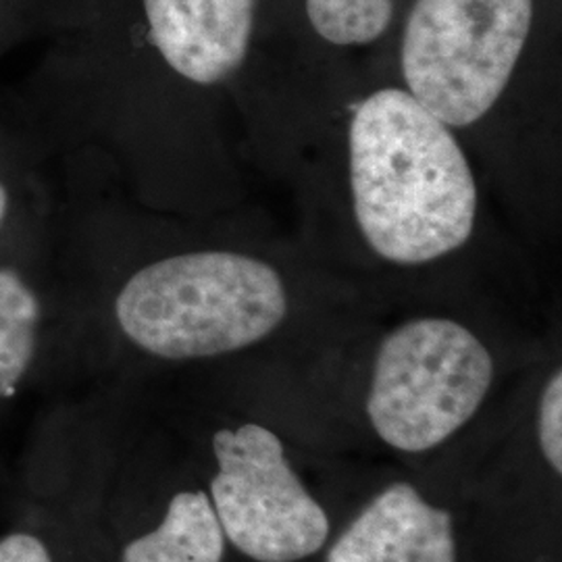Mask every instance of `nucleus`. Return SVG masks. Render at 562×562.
I'll list each match as a JSON object with an SVG mask.
<instances>
[{
    "label": "nucleus",
    "mask_w": 562,
    "mask_h": 562,
    "mask_svg": "<svg viewBox=\"0 0 562 562\" xmlns=\"http://www.w3.org/2000/svg\"><path fill=\"white\" fill-rule=\"evenodd\" d=\"M217 471L211 504L225 540L257 562H299L329 538V519L285 459L280 438L259 423L213 438Z\"/></svg>",
    "instance_id": "nucleus-5"
},
{
    "label": "nucleus",
    "mask_w": 562,
    "mask_h": 562,
    "mask_svg": "<svg viewBox=\"0 0 562 562\" xmlns=\"http://www.w3.org/2000/svg\"><path fill=\"white\" fill-rule=\"evenodd\" d=\"M538 436L543 459L550 469L562 473V375L557 371L543 387L538 408Z\"/></svg>",
    "instance_id": "nucleus-11"
},
{
    "label": "nucleus",
    "mask_w": 562,
    "mask_h": 562,
    "mask_svg": "<svg viewBox=\"0 0 562 562\" xmlns=\"http://www.w3.org/2000/svg\"><path fill=\"white\" fill-rule=\"evenodd\" d=\"M306 15L323 41L357 46L378 41L387 30L392 0H306Z\"/></svg>",
    "instance_id": "nucleus-10"
},
{
    "label": "nucleus",
    "mask_w": 562,
    "mask_h": 562,
    "mask_svg": "<svg viewBox=\"0 0 562 562\" xmlns=\"http://www.w3.org/2000/svg\"><path fill=\"white\" fill-rule=\"evenodd\" d=\"M0 562H53V557L38 536L9 533L0 540Z\"/></svg>",
    "instance_id": "nucleus-12"
},
{
    "label": "nucleus",
    "mask_w": 562,
    "mask_h": 562,
    "mask_svg": "<svg viewBox=\"0 0 562 562\" xmlns=\"http://www.w3.org/2000/svg\"><path fill=\"white\" fill-rule=\"evenodd\" d=\"M350 186L367 244L385 261L423 265L471 238L477 188L452 130L411 92L383 88L350 123Z\"/></svg>",
    "instance_id": "nucleus-1"
},
{
    "label": "nucleus",
    "mask_w": 562,
    "mask_h": 562,
    "mask_svg": "<svg viewBox=\"0 0 562 562\" xmlns=\"http://www.w3.org/2000/svg\"><path fill=\"white\" fill-rule=\"evenodd\" d=\"M225 536L211 498L204 492H180L162 521L132 540L121 562H222Z\"/></svg>",
    "instance_id": "nucleus-8"
},
{
    "label": "nucleus",
    "mask_w": 562,
    "mask_h": 562,
    "mask_svg": "<svg viewBox=\"0 0 562 562\" xmlns=\"http://www.w3.org/2000/svg\"><path fill=\"white\" fill-rule=\"evenodd\" d=\"M533 23V0H417L402 36L408 92L448 127L496 104Z\"/></svg>",
    "instance_id": "nucleus-4"
},
{
    "label": "nucleus",
    "mask_w": 562,
    "mask_h": 562,
    "mask_svg": "<svg viewBox=\"0 0 562 562\" xmlns=\"http://www.w3.org/2000/svg\"><path fill=\"white\" fill-rule=\"evenodd\" d=\"M325 562H457L452 515L411 483H392L341 531Z\"/></svg>",
    "instance_id": "nucleus-7"
},
{
    "label": "nucleus",
    "mask_w": 562,
    "mask_h": 562,
    "mask_svg": "<svg viewBox=\"0 0 562 562\" xmlns=\"http://www.w3.org/2000/svg\"><path fill=\"white\" fill-rule=\"evenodd\" d=\"M41 302L11 269H0V398L11 396L36 355Z\"/></svg>",
    "instance_id": "nucleus-9"
},
{
    "label": "nucleus",
    "mask_w": 562,
    "mask_h": 562,
    "mask_svg": "<svg viewBox=\"0 0 562 562\" xmlns=\"http://www.w3.org/2000/svg\"><path fill=\"white\" fill-rule=\"evenodd\" d=\"M257 0H144L150 38L181 78L213 86L246 59Z\"/></svg>",
    "instance_id": "nucleus-6"
},
{
    "label": "nucleus",
    "mask_w": 562,
    "mask_h": 562,
    "mask_svg": "<svg viewBox=\"0 0 562 562\" xmlns=\"http://www.w3.org/2000/svg\"><path fill=\"white\" fill-rule=\"evenodd\" d=\"M4 215H7V192H4V188L0 183V223L4 220Z\"/></svg>",
    "instance_id": "nucleus-13"
},
{
    "label": "nucleus",
    "mask_w": 562,
    "mask_h": 562,
    "mask_svg": "<svg viewBox=\"0 0 562 562\" xmlns=\"http://www.w3.org/2000/svg\"><path fill=\"white\" fill-rule=\"evenodd\" d=\"M288 315L280 273L255 257L225 250L153 262L121 288V331L169 361L211 359L273 334Z\"/></svg>",
    "instance_id": "nucleus-2"
},
{
    "label": "nucleus",
    "mask_w": 562,
    "mask_h": 562,
    "mask_svg": "<svg viewBox=\"0 0 562 562\" xmlns=\"http://www.w3.org/2000/svg\"><path fill=\"white\" fill-rule=\"evenodd\" d=\"M494 359L461 323L422 317L383 338L367 394V417L394 450L419 454L442 446L480 411Z\"/></svg>",
    "instance_id": "nucleus-3"
}]
</instances>
